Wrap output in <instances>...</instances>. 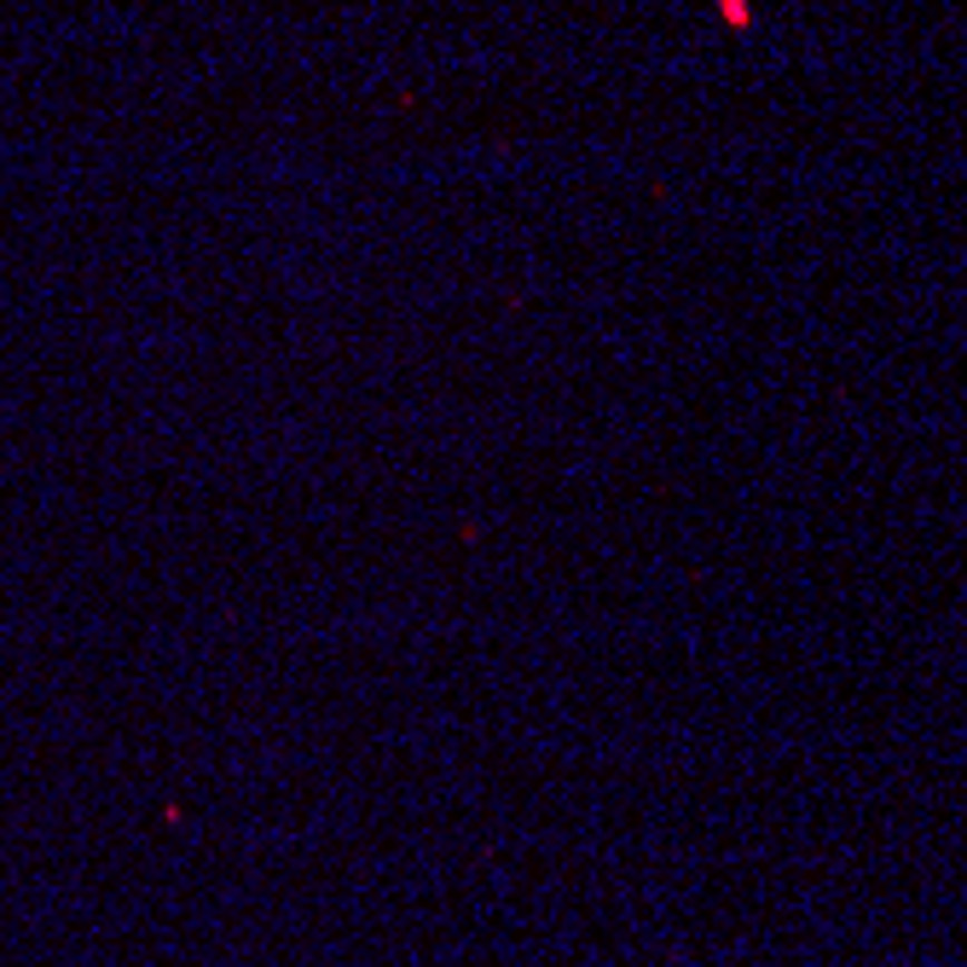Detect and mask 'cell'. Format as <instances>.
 <instances>
[{
    "mask_svg": "<svg viewBox=\"0 0 967 967\" xmlns=\"http://www.w3.org/2000/svg\"><path fill=\"white\" fill-rule=\"evenodd\" d=\"M724 12H730V23H748V0H724Z\"/></svg>",
    "mask_w": 967,
    "mask_h": 967,
    "instance_id": "6da1fadb",
    "label": "cell"
}]
</instances>
